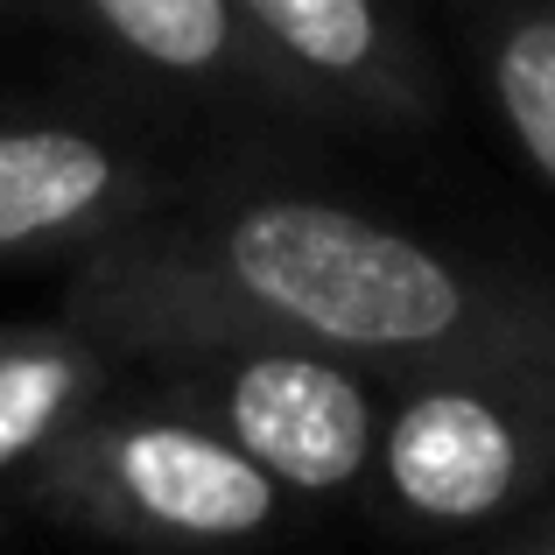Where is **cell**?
Returning a JSON list of instances; mask_svg holds the SVG:
<instances>
[{"instance_id":"11","label":"cell","mask_w":555,"mask_h":555,"mask_svg":"<svg viewBox=\"0 0 555 555\" xmlns=\"http://www.w3.org/2000/svg\"><path fill=\"white\" fill-rule=\"evenodd\" d=\"M528 555H555V542H542V548H528Z\"/></svg>"},{"instance_id":"7","label":"cell","mask_w":555,"mask_h":555,"mask_svg":"<svg viewBox=\"0 0 555 555\" xmlns=\"http://www.w3.org/2000/svg\"><path fill=\"white\" fill-rule=\"evenodd\" d=\"M64 8L92 28V42L113 64H127L149 85H177V92L246 85V92L274 99V78L254 56L232 0H64Z\"/></svg>"},{"instance_id":"6","label":"cell","mask_w":555,"mask_h":555,"mask_svg":"<svg viewBox=\"0 0 555 555\" xmlns=\"http://www.w3.org/2000/svg\"><path fill=\"white\" fill-rule=\"evenodd\" d=\"M149 211V163L92 127H0V260H78Z\"/></svg>"},{"instance_id":"5","label":"cell","mask_w":555,"mask_h":555,"mask_svg":"<svg viewBox=\"0 0 555 555\" xmlns=\"http://www.w3.org/2000/svg\"><path fill=\"white\" fill-rule=\"evenodd\" d=\"M282 106L401 127L429 113V70L387 0H232Z\"/></svg>"},{"instance_id":"8","label":"cell","mask_w":555,"mask_h":555,"mask_svg":"<svg viewBox=\"0 0 555 555\" xmlns=\"http://www.w3.org/2000/svg\"><path fill=\"white\" fill-rule=\"evenodd\" d=\"M113 379L120 352L70 317L0 331V478H28V464L64 443L70 422L113 393Z\"/></svg>"},{"instance_id":"4","label":"cell","mask_w":555,"mask_h":555,"mask_svg":"<svg viewBox=\"0 0 555 555\" xmlns=\"http://www.w3.org/2000/svg\"><path fill=\"white\" fill-rule=\"evenodd\" d=\"M464 366L472 359H422L415 387L379 408L373 478L393 514L422 528H486L534 478V436L520 408Z\"/></svg>"},{"instance_id":"1","label":"cell","mask_w":555,"mask_h":555,"mask_svg":"<svg viewBox=\"0 0 555 555\" xmlns=\"http://www.w3.org/2000/svg\"><path fill=\"white\" fill-rule=\"evenodd\" d=\"M64 317L120 359L204 345H324L366 366L486 359L492 302L450 254L302 190L141 211L78 254Z\"/></svg>"},{"instance_id":"3","label":"cell","mask_w":555,"mask_h":555,"mask_svg":"<svg viewBox=\"0 0 555 555\" xmlns=\"http://www.w3.org/2000/svg\"><path fill=\"white\" fill-rule=\"evenodd\" d=\"M149 373L155 393L232 436L288 500H345L373 478L379 393L366 379V359L254 338L149 359Z\"/></svg>"},{"instance_id":"9","label":"cell","mask_w":555,"mask_h":555,"mask_svg":"<svg viewBox=\"0 0 555 555\" xmlns=\"http://www.w3.org/2000/svg\"><path fill=\"white\" fill-rule=\"evenodd\" d=\"M486 85L520 163L555 190V8L514 0L486 28Z\"/></svg>"},{"instance_id":"2","label":"cell","mask_w":555,"mask_h":555,"mask_svg":"<svg viewBox=\"0 0 555 555\" xmlns=\"http://www.w3.org/2000/svg\"><path fill=\"white\" fill-rule=\"evenodd\" d=\"M28 492L42 514L141 555L254 548L288 514V492L169 393L92 401L64 443L28 464Z\"/></svg>"},{"instance_id":"10","label":"cell","mask_w":555,"mask_h":555,"mask_svg":"<svg viewBox=\"0 0 555 555\" xmlns=\"http://www.w3.org/2000/svg\"><path fill=\"white\" fill-rule=\"evenodd\" d=\"M22 8H42V0H0V14H22Z\"/></svg>"}]
</instances>
